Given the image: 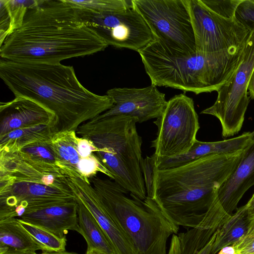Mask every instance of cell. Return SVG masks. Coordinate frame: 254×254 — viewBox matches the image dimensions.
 I'll return each instance as SVG.
<instances>
[{
  "instance_id": "3957f363",
  "label": "cell",
  "mask_w": 254,
  "mask_h": 254,
  "mask_svg": "<svg viewBox=\"0 0 254 254\" xmlns=\"http://www.w3.org/2000/svg\"><path fill=\"white\" fill-rule=\"evenodd\" d=\"M243 150L201 157L169 169H156L152 199L173 224L211 229L207 212L218 189L237 167Z\"/></svg>"
},
{
  "instance_id": "6da1fadb",
  "label": "cell",
  "mask_w": 254,
  "mask_h": 254,
  "mask_svg": "<svg viewBox=\"0 0 254 254\" xmlns=\"http://www.w3.org/2000/svg\"><path fill=\"white\" fill-rule=\"evenodd\" d=\"M108 45L67 0H39L0 46V59L58 64L104 51Z\"/></svg>"
},
{
  "instance_id": "4fadbf2b",
  "label": "cell",
  "mask_w": 254,
  "mask_h": 254,
  "mask_svg": "<svg viewBox=\"0 0 254 254\" xmlns=\"http://www.w3.org/2000/svg\"><path fill=\"white\" fill-rule=\"evenodd\" d=\"M75 199L73 192L38 183L14 182L9 177L0 183V220Z\"/></svg>"
},
{
  "instance_id": "8992f818",
  "label": "cell",
  "mask_w": 254,
  "mask_h": 254,
  "mask_svg": "<svg viewBox=\"0 0 254 254\" xmlns=\"http://www.w3.org/2000/svg\"><path fill=\"white\" fill-rule=\"evenodd\" d=\"M90 182L109 214L133 245L137 254H167L169 237L179 227L164 215L154 201L141 200L116 183L97 176Z\"/></svg>"
},
{
  "instance_id": "7402d4cb",
  "label": "cell",
  "mask_w": 254,
  "mask_h": 254,
  "mask_svg": "<svg viewBox=\"0 0 254 254\" xmlns=\"http://www.w3.org/2000/svg\"><path fill=\"white\" fill-rule=\"evenodd\" d=\"M251 220L246 204L237 208L217 229L211 254H216L223 247L236 243L247 232Z\"/></svg>"
},
{
  "instance_id": "44dd1931",
  "label": "cell",
  "mask_w": 254,
  "mask_h": 254,
  "mask_svg": "<svg viewBox=\"0 0 254 254\" xmlns=\"http://www.w3.org/2000/svg\"><path fill=\"white\" fill-rule=\"evenodd\" d=\"M56 133L55 126L53 125L18 128L0 136V151H18L35 142L49 141Z\"/></svg>"
},
{
  "instance_id": "ba28073f",
  "label": "cell",
  "mask_w": 254,
  "mask_h": 254,
  "mask_svg": "<svg viewBox=\"0 0 254 254\" xmlns=\"http://www.w3.org/2000/svg\"><path fill=\"white\" fill-rule=\"evenodd\" d=\"M153 123L157 136L152 141L156 159H168L187 152L193 146L200 128L193 99L184 93L167 101L162 115Z\"/></svg>"
},
{
  "instance_id": "5b68a950",
  "label": "cell",
  "mask_w": 254,
  "mask_h": 254,
  "mask_svg": "<svg viewBox=\"0 0 254 254\" xmlns=\"http://www.w3.org/2000/svg\"><path fill=\"white\" fill-rule=\"evenodd\" d=\"M138 120L124 115L97 117L83 124L77 134L91 141L96 155L114 177V181L141 200L146 196L141 168L142 140Z\"/></svg>"
},
{
  "instance_id": "8fae6325",
  "label": "cell",
  "mask_w": 254,
  "mask_h": 254,
  "mask_svg": "<svg viewBox=\"0 0 254 254\" xmlns=\"http://www.w3.org/2000/svg\"><path fill=\"white\" fill-rule=\"evenodd\" d=\"M78 11L85 23L108 46L138 52L155 40L142 16L132 7L102 14Z\"/></svg>"
},
{
  "instance_id": "1f68e13d",
  "label": "cell",
  "mask_w": 254,
  "mask_h": 254,
  "mask_svg": "<svg viewBox=\"0 0 254 254\" xmlns=\"http://www.w3.org/2000/svg\"><path fill=\"white\" fill-rule=\"evenodd\" d=\"M233 245L236 254H254V219L244 235Z\"/></svg>"
},
{
  "instance_id": "30bf717a",
  "label": "cell",
  "mask_w": 254,
  "mask_h": 254,
  "mask_svg": "<svg viewBox=\"0 0 254 254\" xmlns=\"http://www.w3.org/2000/svg\"><path fill=\"white\" fill-rule=\"evenodd\" d=\"M196 52L211 54L243 48L251 31L235 17L218 15L200 0H189Z\"/></svg>"
},
{
  "instance_id": "603a6c76",
  "label": "cell",
  "mask_w": 254,
  "mask_h": 254,
  "mask_svg": "<svg viewBox=\"0 0 254 254\" xmlns=\"http://www.w3.org/2000/svg\"><path fill=\"white\" fill-rule=\"evenodd\" d=\"M75 199L77 202L79 233L86 241L87 251L97 250L108 254H115L109 241L94 216L79 199L76 197Z\"/></svg>"
},
{
  "instance_id": "74e56055",
  "label": "cell",
  "mask_w": 254,
  "mask_h": 254,
  "mask_svg": "<svg viewBox=\"0 0 254 254\" xmlns=\"http://www.w3.org/2000/svg\"><path fill=\"white\" fill-rule=\"evenodd\" d=\"M85 254H108L102 251L97 250H91L87 251Z\"/></svg>"
},
{
  "instance_id": "cb8c5ba5",
  "label": "cell",
  "mask_w": 254,
  "mask_h": 254,
  "mask_svg": "<svg viewBox=\"0 0 254 254\" xmlns=\"http://www.w3.org/2000/svg\"><path fill=\"white\" fill-rule=\"evenodd\" d=\"M217 229L190 228L179 233L182 254H211Z\"/></svg>"
},
{
  "instance_id": "f35d334b",
  "label": "cell",
  "mask_w": 254,
  "mask_h": 254,
  "mask_svg": "<svg viewBox=\"0 0 254 254\" xmlns=\"http://www.w3.org/2000/svg\"><path fill=\"white\" fill-rule=\"evenodd\" d=\"M168 254H181L177 252H170Z\"/></svg>"
},
{
  "instance_id": "52a82bcc",
  "label": "cell",
  "mask_w": 254,
  "mask_h": 254,
  "mask_svg": "<svg viewBox=\"0 0 254 254\" xmlns=\"http://www.w3.org/2000/svg\"><path fill=\"white\" fill-rule=\"evenodd\" d=\"M155 41L169 54L189 56L196 52L189 0H131Z\"/></svg>"
},
{
  "instance_id": "2e32d148",
  "label": "cell",
  "mask_w": 254,
  "mask_h": 254,
  "mask_svg": "<svg viewBox=\"0 0 254 254\" xmlns=\"http://www.w3.org/2000/svg\"><path fill=\"white\" fill-rule=\"evenodd\" d=\"M254 185V138L243 150L236 169L218 189L212 205L221 225L237 209L245 193Z\"/></svg>"
},
{
  "instance_id": "d6a6232c",
  "label": "cell",
  "mask_w": 254,
  "mask_h": 254,
  "mask_svg": "<svg viewBox=\"0 0 254 254\" xmlns=\"http://www.w3.org/2000/svg\"><path fill=\"white\" fill-rule=\"evenodd\" d=\"M10 24L9 15L4 0H0V46L8 36Z\"/></svg>"
},
{
  "instance_id": "7c38bea8",
  "label": "cell",
  "mask_w": 254,
  "mask_h": 254,
  "mask_svg": "<svg viewBox=\"0 0 254 254\" xmlns=\"http://www.w3.org/2000/svg\"><path fill=\"white\" fill-rule=\"evenodd\" d=\"M51 142L58 166L68 177L91 184L90 179L101 173L114 180L112 174L95 154L98 148L88 139L78 136L75 131L57 132Z\"/></svg>"
},
{
  "instance_id": "ffe728a7",
  "label": "cell",
  "mask_w": 254,
  "mask_h": 254,
  "mask_svg": "<svg viewBox=\"0 0 254 254\" xmlns=\"http://www.w3.org/2000/svg\"><path fill=\"white\" fill-rule=\"evenodd\" d=\"M40 245L17 218L0 220V254H34Z\"/></svg>"
},
{
  "instance_id": "7a4b0ae2",
  "label": "cell",
  "mask_w": 254,
  "mask_h": 254,
  "mask_svg": "<svg viewBox=\"0 0 254 254\" xmlns=\"http://www.w3.org/2000/svg\"><path fill=\"white\" fill-rule=\"evenodd\" d=\"M0 77L15 97L32 100L53 112L56 133L74 130L111 109L108 95L93 93L78 79L72 66L0 59Z\"/></svg>"
},
{
  "instance_id": "9c48e42d",
  "label": "cell",
  "mask_w": 254,
  "mask_h": 254,
  "mask_svg": "<svg viewBox=\"0 0 254 254\" xmlns=\"http://www.w3.org/2000/svg\"><path fill=\"white\" fill-rule=\"evenodd\" d=\"M254 68V30L246 42L242 60L229 81L217 92L214 103L201 112L217 118L223 138L233 136L241 129L250 97L248 87Z\"/></svg>"
},
{
  "instance_id": "4316f807",
  "label": "cell",
  "mask_w": 254,
  "mask_h": 254,
  "mask_svg": "<svg viewBox=\"0 0 254 254\" xmlns=\"http://www.w3.org/2000/svg\"><path fill=\"white\" fill-rule=\"evenodd\" d=\"M10 17L9 35L22 25L27 10L36 5L39 0H4Z\"/></svg>"
},
{
  "instance_id": "8d00e7d4",
  "label": "cell",
  "mask_w": 254,
  "mask_h": 254,
  "mask_svg": "<svg viewBox=\"0 0 254 254\" xmlns=\"http://www.w3.org/2000/svg\"><path fill=\"white\" fill-rule=\"evenodd\" d=\"M34 254H78L77 253H75L74 252H64L60 253H52V252H42L41 253H35Z\"/></svg>"
},
{
  "instance_id": "ab89813d",
  "label": "cell",
  "mask_w": 254,
  "mask_h": 254,
  "mask_svg": "<svg viewBox=\"0 0 254 254\" xmlns=\"http://www.w3.org/2000/svg\"><path fill=\"white\" fill-rule=\"evenodd\" d=\"M251 135L252 137H254V130L251 132Z\"/></svg>"
},
{
  "instance_id": "d590c367",
  "label": "cell",
  "mask_w": 254,
  "mask_h": 254,
  "mask_svg": "<svg viewBox=\"0 0 254 254\" xmlns=\"http://www.w3.org/2000/svg\"><path fill=\"white\" fill-rule=\"evenodd\" d=\"M217 254H236V252L232 245L223 247L218 252Z\"/></svg>"
},
{
  "instance_id": "ac0fdd59",
  "label": "cell",
  "mask_w": 254,
  "mask_h": 254,
  "mask_svg": "<svg viewBox=\"0 0 254 254\" xmlns=\"http://www.w3.org/2000/svg\"><path fill=\"white\" fill-rule=\"evenodd\" d=\"M55 114L38 103L22 97L0 104V136L12 130L39 125H55Z\"/></svg>"
},
{
  "instance_id": "d4e9b609",
  "label": "cell",
  "mask_w": 254,
  "mask_h": 254,
  "mask_svg": "<svg viewBox=\"0 0 254 254\" xmlns=\"http://www.w3.org/2000/svg\"><path fill=\"white\" fill-rule=\"evenodd\" d=\"M78 10L90 14H102L123 11L131 7V0H67Z\"/></svg>"
},
{
  "instance_id": "f1b7e54d",
  "label": "cell",
  "mask_w": 254,
  "mask_h": 254,
  "mask_svg": "<svg viewBox=\"0 0 254 254\" xmlns=\"http://www.w3.org/2000/svg\"><path fill=\"white\" fill-rule=\"evenodd\" d=\"M210 10L221 16H235L236 9L242 0H200Z\"/></svg>"
},
{
  "instance_id": "836d02e7",
  "label": "cell",
  "mask_w": 254,
  "mask_h": 254,
  "mask_svg": "<svg viewBox=\"0 0 254 254\" xmlns=\"http://www.w3.org/2000/svg\"><path fill=\"white\" fill-rule=\"evenodd\" d=\"M248 216L250 220L254 219V193L246 204Z\"/></svg>"
},
{
  "instance_id": "4dcf8cb0",
  "label": "cell",
  "mask_w": 254,
  "mask_h": 254,
  "mask_svg": "<svg viewBox=\"0 0 254 254\" xmlns=\"http://www.w3.org/2000/svg\"><path fill=\"white\" fill-rule=\"evenodd\" d=\"M235 16L251 31L254 30V0H242L236 9Z\"/></svg>"
},
{
  "instance_id": "277c9868",
  "label": "cell",
  "mask_w": 254,
  "mask_h": 254,
  "mask_svg": "<svg viewBox=\"0 0 254 254\" xmlns=\"http://www.w3.org/2000/svg\"><path fill=\"white\" fill-rule=\"evenodd\" d=\"M244 48L236 51L174 56L155 40L138 53L151 84L199 94L217 91L229 81L242 60Z\"/></svg>"
},
{
  "instance_id": "9a60e30c",
  "label": "cell",
  "mask_w": 254,
  "mask_h": 254,
  "mask_svg": "<svg viewBox=\"0 0 254 254\" xmlns=\"http://www.w3.org/2000/svg\"><path fill=\"white\" fill-rule=\"evenodd\" d=\"M0 175H6L14 182L35 183L72 192L68 177L58 166L34 161L20 151H0Z\"/></svg>"
},
{
  "instance_id": "d6986e66",
  "label": "cell",
  "mask_w": 254,
  "mask_h": 254,
  "mask_svg": "<svg viewBox=\"0 0 254 254\" xmlns=\"http://www.w3.org/2000/svg\"><path fill=\"white\" fill-rule=\"evenodd\" d=\"M46 229L60 238L69 230L79 233L76 199L26 212L17 218Z\"/></svg>"
},
{
  "instance_id": "e575fe53",
  "label": "cell",
  "mask_w": 254,
  "mask_h": 254,
  "mask_svg": "<svg viewBox=\"0 0 254 254\" xmlns=\"http://www.w3.org/2000/svg\"><path fill=\"white\" fill-rule=\"evenodd\" d=\"M248 91L250 94V97L254 100V68L249 80Z\"/></svg>"
},
{
  "instance_id": "83f0119b",
  "label": "cell",
  "mask_w": 254,
  "mask_h": 254,
  "mask_svg": "<svg viewBox=\"0 0 254 254\" xmlns=\"http://www.w3.org/2000/svg\"><path fill=\"white\" fill-rule=\"evenodd\" d=\"M51 141V140L35 142L25 146L18 151L34 161L58 166L57 158Z\"/></svg>"
},
{
  "instance_id": "e0dca14e",
  "label": "cell",
  "mask_w": 254,
  "mask_h": 254,
  "mask_svg": "<svg viewBox=\"0 0 254 254\" xmlns=\"http://www.w3.org/2000/svg\"><path fill=\"white\" fill-rule=\"evenodd\" d=\"M68 184L75 197L94 216L105 234L115 254H137L125 233L104 208L97 192L91 184L76 178H67Z\"/></svg>"
},
{
  "instance_id": "484cf974",
  "label": "cell",
  "mask_w": 254,
  "mask_h": 254,
  "mask_svg": "<svg viewBox=\"0 0 254 254\" xmlns=\"http://www.w3.org/2000/svg\"><path fill=\"white\" fill-rule=\"evenodd\" d=\"M19 221L22 226L40 245L43 252L60 253L65 251L67 241L66 236L60 238L42 228L19 220Z\"/></svg>"
},
{
  "instance_id": "f546056e",
  "label": "cell",
  "mask_w": 254,
  "mask_h": 254,
  "mask_svg": "<svg viewBox=\"0 0 254 254\" xmlns=\"http://www.w3.org/2000/svg\"><path fill=\"white\" fill-rule=\"evenodd\" d=\"M156 157L153 154L143 159L141 168L144 176V181L146 190L147 197L152 199L153 197V182L156 167Z\"/></svg>"
},
{
  "instance_id": "5bb4252c",
  "label": "cell",
  "mask_w": 254,
  "mask_h": 254,
  "mask_svg": "<svg viewBox=\"0 0 254 254\" xmlns=\"http://www.w3.org/2000/svg\"><path fill=\"white\" fill-rule=\"evenodd\" d=\"M106 94L112 99L114 105L98 118L124 115L135 118L141 123L159 118L167 103L165 94L152 84L140 88H114Z\"/></svg>"
}]
</instances>
